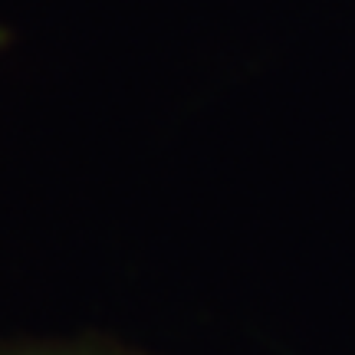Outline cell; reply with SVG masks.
Instances as JSON below:
<instances>
[]
</instances>
